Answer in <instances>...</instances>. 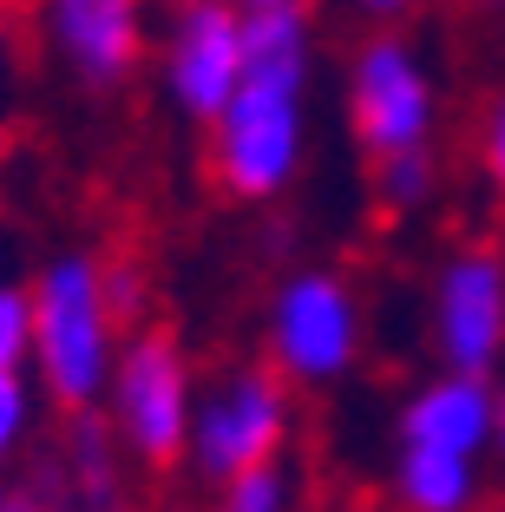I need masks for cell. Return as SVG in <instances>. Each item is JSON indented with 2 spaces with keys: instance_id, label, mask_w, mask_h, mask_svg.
Listing matches in <instances>:
<instances>
[{
  "instance_id": "7",
  "label": "cell",
  "mask_w": 505,
  "mask_h": 512,
  "mask_svg": "<svg viewBox=\"0 0 505 512\" xmlns=\"http://www.w3.org/2000/svg\"><path fill=\"white\" fill-rule=\"evenodd\" d=\"M243 79V20L217 0H191L171 33V92L197 119H217Z\"/></svg>"
},
{
  "instance_id": "2",
  "label": "cell",
  "mask_w": 505,
  "mask_h": 512,
  "mask_svg": "<svg viewBox=\"0 0 505 512\" xmlns=\"http://www.w3.org/2000/svg\"><path fill=\"white\" fill-rule=\"evenodd\" d=\"M33 355L46 368V388L86 407L105 381V289L86 256H60L33 296Z\"/></svg>"
},
{
  "instance_id": "19",
  "label": "cell",
  "mask_w": 505,
  "mask_h": 512,
  "mask_svg": "<svg viewBox=\"0 0 505 512\" xmlns=\"http://www.w3.org/2000/svg\"><path fill=\"white\" fill-rule=\"evenodd\" d=\"M492 447L505 453V394H492Z\"/></svg>"
},
{
  "instance_id": "20",
  "label": "cell",
  "mask_w": 505,
  "mask_h": 512,
  "mask_svg": "<svg viewBox=\"0 0 505 512\" xmlns=\"http://www.w3.org/2000/svg\"><path fill=\"white\" fill-rule=\"evenodd\" d=\"M361 7H374V14H401L407 0H361Z\"/></svg>"
},
{
  "instance_id": "1",
  "label": "cell",
  "mask_w": 505,
  "mask_h": 512,
  "mask_svg": "<svg viewBox=\"0 0 505 512\" xmlns=\"http://www.w3.org/2000/svg\"><path fill=\"white\" fill-rule=\"evenodd\" d=\"M302 14L289 7H256L243 20V79L230 106L217 112V171L230 191L269 197L283 191L302 151Z\"/></svg>"
},
{
  "instance_id": "12",
  "label": "cell",
  "mask_w": 505,
  "mask_h": 512,
  "mask_svg": "<svg viewBox=\"0 0 505 512\" xmlns=\"http://www.w3.org/2000/svg\"><path fill=\"white\" fill-rule=\"evenodd\" d=\"M73 486H79V499H86V512H119V486H112V453H105V434H99V421H79V434H73Z\"/></svg>"
},
{
  "instance_id": "17",
  "label": "cell",
  "mask_w": 505,
  "mask_h": 512,
  "mask_svg": "<svg viewBox=\"0 0 505 512\" xmlns=\"http://www.w3.org/2000/svg\"><path fill=\"white\" fill-rule=\"evenodd\" d=\"M0 512H66V506L40 486H20V493H0Z\"/></svg>"
},
{
  "instance_id": "6",
  "label": "cell",
  "mask_w": 505,
  "mask_h": 512,
  "mask_svg": "<svg viewBox=\"0 0 505 512\" xmlns=\"http://www.w3.org/2000/svg\"><path fill=\"white\" fill-rule=\"evenodd\" d=\"M427 79L407 60L401 40H374L355 66V132L374 158H394V151H420L427 138Z\"/></svg>"
},
{
  "instance_id": "15",
  "label": "cell",
  "mask_w": 505,
  "mask_h": 512,
  "mask_svg": "<svg viewBox=\"0 0 505 512\" xmlns=\"http://www.w3.org/2000/svg\"><path fill=\"white\" fill-rule=\"evenodd\" d=\"M427 158H420V151H394V158H381V191H387V204H420V197H427Z\"/></svg>"
},
{
  "instance_id": "18",
  "label": "cell",
  "mask_w": 505,
  "mask_h": 512,
  "mask_svg": "<svg viewBox=\"0 0 505 512\" xmlns=\"http://www.w3.org/2000/svg\"><path fill=\"white\" fill-rule=\"evenodd\" d=\"M486 158H492V178L505 184V106H499V119H492V138H486Z\"/></svg>"
},
{
  "instance_id": "3",
  "label": "cell",
  "mask_w": 505,
  "mask_h": 512,
  "mask_svg": "<svg viewBox=\"0 0 505 512\" xmlns=\"http://www.w3.org/2000/svg\"><path fill=\"white\" fill-rule=\"evenodd\" d=\"M119 427L145 460H171L191 440V381L171 335H138L119 362Z\"/></svg>"
},
{
  "instance_id": "4",
  "label": "cell",
  "mask_w": 505,
  "mask_h": 512,
  "mask_svg": "<svg viewBox=\"0 0 505 512\" xmlns=\"http://www.w3.org/2000/svg\"><path fill=\"white\" fill-rule=\"evenodd\" d=\"M283 440V388L269 375H237L230 388H217L204 401V414L191 421L197 467L230 480L243 467H263Z\"/></svg>"
},
{
  "instance_id": "16",
  "label": "cell",
  "mask_w": 505,
  "mask_h": 512,
  "mask_svg": "<svg viewBox=\"0 0 505 512\" xmlns=\"http://www.w3.org/2000/svg\"><path fill=\"white\" fill-rule=\"evenodd\" d=\"M20 421H27V388H20V375H14V368H0V453L14 447Z\"/></svg>"
},
{
  "instance_id": "13",
  "label": "cell",
  "mask_w": 505,
  "mask_h": 512,
  "mask_svg": "<svg viewBox=\"0 0 505 512\" xmlns=\"http://www.w3.org/2000/svg\"><path fill=\"white\" fill-rule=\"evenodd\" d=\"M223 512H283V473L269 467H243L230 473V493H223Z\"/></svg>"
},
{
  "instance_id": "14",
  "label": "cell",
  "mask_w": 505,
  "mask_h": 512,
  "mask_svg": "<svg viewBox=\"0 0 505 512\" xmlns=\"http://www.w3.org/2000/svg\"><path fill=\"white\" fill-rule=\"evenodd\" d=\"M27 348H33V296L0 289V368H20Z\"/></svg>"
},
{
  "instance_id": "21",
  "label": "cell",
  "mask_w": 505,
  "mask_h": 512,
  "mask_svg": "<svg viewBox=\"0 0 505 512\" xmlns=\"http://www.w3.org/2000/svg\"><path fill=\"white\" fill-rule=\"evenodd\" d=\"M250 7H289V0H250Z\"/></svg>"
},
{
  "instance_id": "11",
  "label": "cell",
  "mask_w": 505,
  "mask_h": 512,
  "mask_svg": "<svg viewBox=\"0 0 505 512\" xmlns=\"http://www.w3.org/2000/svg\"><path fill=\"white\" fill-rule=\"evenodd\" d=\"M401 493H407V506H414V512H466V499H473V453L407 447Z\"/></svg>"
},
{
  "instance_id": "10",
  "label": "cell",
  "mask_w": 505,
  "mask_h": 512,
  "mask_svg": "<svg viewBox=\"0 0 505 512\" xmlns=\"http://www.w3.org/2000/svg\"><path fill=\"white\" fill-rule=\"evenodd\" d=\"M492 440V394L479 375H446L407 407V447H446V453H479Z\"/></svg>"
},
{
  "instance_id": "23",
  "label": "cell",
  "mask_w": 505,
  "mask_h": 512,
  "mask_svg": "<svg viewBox=\"0 0 505 512\" xmlns=\"http://www.w3.org/2000/svg\"><path fill=\"white\" fill-rule=\"evenodd\" d=\"M184 7H191V0H184Z\"/></svg>"
},
{
  "instance_id": "5",
  "label": "cell",
  "mask_w": 505,
  "mask_h": 512,
  "mask_svg": "<svg viewBox=\"0 0 505 512\" xmlns=\"http://www.w3.org/2000/svg\"><path fill=\"white\" fill-rule=\"evenodd\" d=\"M269 342H276V362L302 381H328L342 375L348 355H355V302L342 283L328 276H302L276 296V322H269Z\"/></svg>"
},
{
  "instance_id": "8",
  "label": "cell",
  "mask_w": 505,
  "mask_h": 512,
  "mask_svg": "<svg viewBox=\"0 0 505 512\" xmlns=\"http://www.w3.org/2000/svg\"><path fill=\"white\" fill-rule=\"evenodd\" d=\"M505 335V270L499 256H460L440 283V348L453 375H486Z\"/></svg>"
},
{
  "instance_id": "9",
  "label": "cell",
  "mask_w": 505,
  "mask_h": 512,
  "mask_svg": "<svg viewBox=\"0 0 505 512\" xmlns=\"http://www.w3.org/2000/svg\"><path fill=\"white\" fill-rule=\"evenodd\" d=\"M46 14H53L60 53L92 86H112V79L132 73V60H138V0H46Z\"/></svg>"
},
{
  "instance_id": "22",
  "label": "cell",
  "mask_w": 505,
  "mask_h": 512,
  "mask_svg": "<svg viewBox=\"0 0 505 512\" xmlns=\"http://www.w3.org/2000/svg\"><path fill=\"white\" fill-rule=\"evenodd\" d=\"M0 53H7V14H0Z\"/></svg>"
}]
</instances>
